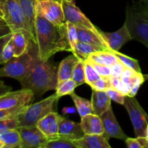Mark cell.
Returning a JSON list of instances; mask_svg holds the SVG:
<instances>
[{
  "label": "cell",
  "instance_id": "obj_1",
  "mask_svg": "<svg viewBox=\"0 0 148 148\" xmlns=\"http://www.w3.org/2000/svg\"><path fill=\"white\" fill-rule=\"evenodd\" d=\"M35 33L36 51L40 60H48L59 51L72 52L68 40L66 23L61 25L52 24L36 7Z\"/></svg>",
  "mask_w": 148,
  "mask_h": 148
},
{
  "label": "cell",
  "instance_id": "obj_2",
  "mask_svg": "<svg viewBox=\"0 0 148 148\" xmlns=\"http://www.w3.org/2000/svg\"><path fill=\"white\" fill-rule=\"evenodd\" d=\"M34 56L30 74L20 82L22 88L30 90L36 98H41L46 92L57 88L58 68L49 59L40 60L37 51Z\"/></svg>",
  "mask_w": 148,
  "mask_h": 148
},
{
  "label": "cell",
  "instance_id": "obj_3",
  "mask_svg": "<svg viewBox=\"0 0 148 148\" xmlns=\"http://www.w3.org/2000/svg\"><path fill=\"white\" fill-rule=\"evenodd\" d=\"M58 99L59 98L55 93L39 102L28 105L19 116V127L36 125L39 120L49 113L55 111V106L57 103Z\"/></svg>",
  "mask_w": 148,
  "mask_h": 148
},
{
  "label": "cell",
  "instance_id": "obj_4",
  "mask_svg": "<svg viewBox=\"0 0 148 148\" xmlns=\"http://www.w3.org/2000/svg\"><path fill=\"white\" fill-rule=\"evenodd\" d=\"M35 56L30 53L29 49L19 56H14L0 68V77H7L19 82L30 74L34 62Z\"/></svg>",
  "mask_w": 148,
  "mask_h": 148
},
{
  "label": "cell",
  "instance_id": "obj_5",
  "mask_svg": "<svg viewBox=\"0 0 148 148\" xmlns=\"http://www.w3.org/2000/svg\"><path fill=\"white\" fill-rule=\"evenodd\" d=\"M1 10L4 21L12 33L22 32L30 41L28 27L18 0H3Z\"/></svg>",
  "mask_w": 148,
  "mask_h": 148
},
{
  "label": "cell",
  "instance_id": "obj_6",
  "mask_svg": "<svg viewBox=\"0 0 148 148\" xmlns=\"http://www.w3.org/2000/svg\"><path fill=\"white\" fill-rule=\"evenodd\" d=\"M132 40H137L148 49V15L137 11L133 6L126 10V21Z\"/></svg>",
  "mask_w": 148,
  "mask_h": 148
},
{
  "label": "cell",
  "instance_id": "obj_7",
  "mask_svg": "<svg viewBox=\"0 0 148 148\" xmlns=\"http://www.w3.org/2000/svg\"><path fill=\"white\" fill-rule=\"evenodd\" d=\"M123 106L130 116L136 137H145L148 126V115L135 97L125 95Z\"/></svg>",
  "mask_w": 148,
  "mask_h": 148
},
{
  "label": "cell",
  "instance_id": "obj_8",
  "mask_svg": "<svg viewBox=\"0 0 148 148\" xmlns=\"http://www.w3.org/2000/svg\"><path fill=\"white\" fill-rule=\"evenodd\" d=\"M62 6L66 22L72 23L77 27L90 30L95 33L102 40H104L101 30H99L95 25L91 23V22L86 17L85 14L80 10L78 7L75 5L73 1H62Z\"/></svg>",
  "mask_w": 148,
  "mask_h": 148
},
{
  "label": "cell",
  "instance_id": "obj_9",
  "mask_svg": "<svg viewBox=\"0 0 148 148\" xmlns=\"http://www.w3.org/2000/svg\"><path fill=\"white\" fill-rule=\"evenodd\" d=\"M36 7L42 15L55 25H61L66 23L62 6V1L55 0H36Z\"/></svg>",
  "mask_w": 148,
  "mask_h": 148
},
{
  "label": "cell",
  "instance_id": "obj_10",
  "mask_svg": "<svg viewBox=\"0 0 148 148\" xmlns=\"http://www.w3.org/2000/svg\"><path fill=\"white\" fill-rule=\"evenodd\" d=\"M34 94L30 90L22 88L16 91H9L0 95V109L26 106L34 100Z\"/></svg>",
  "mask_w": 148,
  "mask_h": 148
},
{
  "label": "cell",
  "instance_id": "obj_11",
  "mask_svg": "<svg viewBox=\"0 0 148 148\" xmlns=\"http://www.w3.org/2000/svg\"><path fill=\"white\" fill-rule=\"evenodd\" d=\"M21 138L20 148H44L48 139L37 126H26L17 128Z\"/></svg>",
  "mask_w": 148,
  "mask_h": 148
},
{
  "label": "cell",
  "instance_id": "obj_12",
  "mask_svg": "<svg viewBox=\"0 0 148 148\" xmlns=\"http://www.w3.org/2000/svg\"><path fill=\"white\" fill-rule=\"evenodd\" d=\"M104 127L103 135L107 139L115 138L121 140H126L128 136L123 132L122 129L116 120L113 108L110 106L105 112L100 116Z\"/></svg>",
  "mask_w": 148,
  "mask_h": 148
},
{
  "label": "cell",
  "instance_id": "obj_13",
  "mask_svg": "<svg viewBox=\"0 0 148 148\" xmlns=\"http://www.w3.org/2000/svg\"><path fill=\"white\" fill-rule=\"evenodd\" d=\"M56 111H52L38 121V128L47 137L48 140L57 139L59 136V127L63 119Z\"/></svg>",
  "mask_w": 148,
  "mask_h": 148
},
{
  "label": "cell",
  "instance_id": "obj_14",
  "mask_svg": "<svg viewBox=\"0 0 148 148\" xmlns=\"http://www.w3.org/2000/svg\"><path fill=\"white\" fill-rule=\"evenodd\" d=\"M106 43L108 44L110 51H118L119 49L124 44L132 40L130 33L126 27V23L118 30L113 33H105L102 31Z\"/></svg>",
  "mask_w": 148,
  "mask_h": 148
},
{
  "label": "cell",
  "instance_id": "obj_15",
  "mask_svg": "<svg viewBox=\"0 0 148 148\" xmlns=\"http://www.w3.org/2000/svg\"><path fill=\"white\" fill-rule=\"evenodd\" d=\"M36 0H18L24 14L29 33L30 35V41L36 46V33H35V17H36Z\"/></svg>",
  "mask_w": 148,
  "mask_h": 148
},
{
  "label": "cell",
  "instance_id": "obj_16",
  "mask_svg": "<svg viewBox=\"0 0 148 148\" xmlns=\"http://www.w3.org/2000/svg\"><path fill=\"white\" fill-rule=\"evenodd\" d=\"M77 148H110L108 139L102 134H84L72 141Z\"/></svg>",
  "mask_w": 148,
  "mask_h": 148
},
{
  "label": "cell",
  "instance_id": "obj_17",
  "mask_svg": "<svg viewBox=\"0 0 148 148\" xmlns=\"http://www.w3.org/2000/svg\"><path fill=\"white\" fill-rule=\"evenodd\" d=\"M81 124L64 118L59 127V136L73 141L84 136Z\"/></svg>",
  "mask_w": 148,
  "mask_h": 148
},
{
  "label": "cell",
  "instance_id": "obj_18",
  "mask_svg": "<svg viewBox=\"0 0 148 148\" xmlns=\"http://www.w3.org/2000/svg\"><path fill=\"white\" fill-rule=\"evenodd\" d=\"M111 98L109 97L105 90H97L92 89L91 93V105L93 114L101 116L111 106Z\"/></svg>",
  "mask_w": 148,
  "mask_h": 148
},
{
  "label": "cell",
  "instance_id": "obj_19",
  "mask_svg": "<svg viewBox=\"0 0 148 148\" xmlns=\"http://www.w3.org/2000/svg\"><path fill=\"white\" fill-rule=\"evenodd\" d=\"M80 124L85 134H102L104 133L101 119L94 114H87L81 117Z\"/></svg>",
  "mask_w": 148,
  "mask_h": 148
},
{
  "label": "cell",
  "instance_id": "obj_20",
  "mask_svg": "<svg viewBox=\"0 0 148 148\" xmlns=\"http://www.w3.org/2000/svg\"><path fill=\"white\" fill-rule=\"evenodd\" d=\"M79 58L73 54L68 56L64 59L59 64L57 71V82L58 83L66 79H71L73 70L74 66L79 61ZM57 83V84H58Z\"/></svg>",
  "mask_w": 148,
  "mask_h": 148
},
{
  "label": "cell",
  "instance_id": "obj_21",
  "mask_svg": "<svg viewBox=\"0 0 148 148\" xmlns=\"http://www.w3.org/2000/svg\"><path fill=\"white\" fill-rule=\"evenodd\" d=\"M77 34H78V40L84 43H89V44L94 45L102 48L104 50L110 51L108 44L104 40H102L98 37L95 33L86 29L77 27Z\"/></svg>",
  "mask_w": 148,
  "mask_h": 148
},
{
  "label": "cell",
  "instance_id": "obj_22",
  "mask_svg": "<svg viewBox=\"0 0 148 148\" xmlns=\"http://www.w3.org/2000/svg\"><path fill=\"white\" fill-rule=\"evenodd\" d=\"M30 40L26 35L20 31H16L12 33L10 42L14 48L15 56H19L23 54L28 49V43Z\"/></svg>",
  "mask_w": 148,
  "mask_h": 148
},
{
  "label": "cell",
  "instance_id": "obj_23",
  "mask_svg": "<svg viewBox=\"0 0 148 148\" xmlns=\"http://www.w3.org/2000/svg\"><path fill=\"white\" fill-rule=\"evenodd\" d=\"M0 141L4 144V148L20 147L21 138L18 130L15 129L1 132Z\"/></svg>",
  "mask_w": 148,
  "mask_h": 148
},
{
  "label": "cell",
  "instance_id": "obj_24",
  "mask_svg": "<svg viewBox=\"0 0 148 148\" xmlns=\"http://www.w3.org/2000/svg\"><path fill=\"white\" fill-rule=\"evenodd\" d=\"M88 59L108 66H111L112 65L119 62V59H118L117 56L111 51L108 50H102L91 53Z\"/></svg>",
  "mask_w": 148,
  "mask_h": 148
},
{
  "label": "cell",
  "instance_id": "obj_25",
  "mask_svg": "<svg viewBox=\"0 0 148 148\" xmlns=\"http://www.w3.org/2000/svg\"><path fill=\"white\" fill-rule=\"evenodd\" d=\"M70 95L75 103L80 116L83 117L87 114H93V108L91 101L78 96L74 92L70 94Z\"/></svg>",
  "mask_w": 148,
  "mask_h": 148
},
{
  "label": "cell",
  "instance_id": "obj_26",
  "mask_svg": "<svg viewBox=\"0 0 148 148\" xmlns=\"http://www.w3.org/2000/svg\"><path fill=\"white\" fill-rule=\"evenodd\" d=\"M102 50H104V49L98 47V46L78 40L76 46H75V52L74 55L78 56L80 59L85 61L86 59H88L91 53Z\"/></svg>",
  "mask_w": 148,
  "mask_h": 148
},
{
  "label": "cell",
  "instance_id": "obj_27",
  "mask_svg": "<svg viewBox=\"0 0 148 148\" xmlns=\"http://www.w3.org/2000/svg\"><path fill=\"white\" fill-rule=\"evenodd\" d=\"M71 79L75 82L77 87L86 83L85 80V65L84 61L79 59L73 70Z\"/></svg>",
  "mask_w": 148,
  "mask_h": 148
},
{
  "label": "cell",
  "instance_id": "obj_28",
  "mask_svg": "<svg viewBox=\"0 0 148 148\" xmlns=\"http://www.w3.org/2000/svg\"><path fill=\"white\" fill-rule=\"evenodd\" d=\"M76 87V84L72 79H66L57 84V88L55 89V94L59 98L60 97L65 95H70L73 92Z\"/></svg>",
  "mask_w": 148,
  "mask_h": 148
},
{
  "label": "cell",
  "instance_id": "obj_29",
  "mask_svg": "<svg viewBox=\"0 0 148 148\" xmlns=\"http://www.w3.org/2000/svg\"><path fill=\"white\" fill-rule=\"evenodd\" d=\"M111 51L117 56V58L119 59V61H120V62H122L126 67L133 69V71H135V72H142L141 68L140 66H139V62H138V60L133 59V58L129 57V56H126V55L125 54H123V53H120V52L118 51H116L111 50Z\"/></svg>",
  "mask_w": 148,
  "mask_h": 148
},
{
  "label": "cell",
  "instance_id": "obj_30",
  "mask_svg": "<svg viewBox=\"0 0 148 148\" xmlns=\"http://www.w3.org/2000/svg\"><path fill=\"white\" fill-rule=\"evenodd\" d=\"M44 148H77L71 140L59 137L57 139L48 140Z\"/></svg>",
  "mask_w": 148,
  "mask_h": 148
},
{
  "label": "cell",
  "instance_id": "obj_31",
  "mask_svg": "<svg viewBox=\"0 0 148 148\" xmlns=\"http://www.w3.org/2000/svg\"><path fill=\"white\" fill-rule=\"evenodd\" d=\"M67 25V35H68V40L71 46L72 53L75 54V46L78 42V34H77L76 26L72 23L66 22Z\"/></svg>",
  "mask_w": 148,
  "mask_h": 148
},
{
  "label": "cell",
  "instance_id": "obj_32",
  "mask_svg": "<svg viewBox=\"0 0 148 148\" xmlns=\"http://www.w3.org/2000/svg\"><path fill=\"white\" fill-rule=\"evenodd\" d=\"M19 116L0 119V133L19 127Z\"/></svg>",
  "mask_w": 148,
  "mask_h": 148
},
{
  "label": "cell",
  "instance_id": "obj_33",
  "mask_svg": "<svg viewBox=\"0 0 148 148\" xmlns=\"http://www.w3.org/2000/svg\"><path fill=\"white\" fill-rule=\"evenodd\" d=\"M84 65H85V80L86 83L89 85H91L94 82L100 78V75L96 72L95 69L93 66L88 62V61H84Z\"/></svg>",
  "mask_w": 148,
  "mask_h": 148
},
{
  "label": "cell",
  "instance_id": "obj_34",
  "mask_svg": "<svg viewBox=\"0 0 148 148\" xmlns=\"http://www.w3.org/2000/svg\"><path fill=\"white\" fill-rule=\"evenodd\" d=\"M126 145L129 148H148V141L146 137L139 136L136 138L127 137L125 140Z\"/></svg>",
  "mask_w": 148,
  "mask_h": 148
},
{
  "label": "cell",
  "instance_id": "obj_35",
  "mask_svg": "<svg viewBox=\"0 0 148 148\" xmlns=\"http://www.w3.org/2000/svg\"><path fill=\"white\" fill-rule=\"evenodd\" d=\"M110 82H111V86L116 89L117 90L120 91V92L124 95H127L129 92V88L127 85L124 83L123 79L120 77H113L110 76Z\"/></svg>",
  "mask_w": 148,
  "mask_h": 148
},
{
  "label": "cell",
  "instance_id": "obj_36",
  "mask_svg": "<svg viewBox=\"0 0 148 148\" xmlns=\"http://www.w3.org/2000/svg\"><path fill=\"white\" fill-rule=\"evenodd\" d=\"M86 60L88 61L89 63L93 66L96 72L99 74L101 77H110L111 76V69H110V66H107V65L102 64H99L97 62H94L93 60L90 59H87Z\"/></svg>",
  "mask_w": 148,
  "mask_h": 148
},
{
  "label": "cell",
  "instance_id": "obj_37",
  "mask_svg": "<svg viewBox=\"0 0 148 148\" xmlns=\"http://www.w3.org/2000/svg\"><path fill=\"white\" fill-rule=\"evenodd\" d=\"M14 56V48L10 40V41L4 46L2 52H1V58H0V64H4Z\"/></svg>",
  "mask_w": 148,
  "mask_h": 148
},
{
  "label": "cell",
  "instance_id": "obj_38",
  "mask_svg": "<svg viewBox=\"0 0 148 148\" xmlns=\"http://www.w3.org/2000/svg\"><path fill=\"white\" fill-rule=\"evenodd\" d=\"M91 89L97 90H106L108 88L111 87L110 77H100L99 79L89 85Z\"/></svg>",
  "mask_w": 148,
  "mask_h": 148
},
{
  "label": "cell",
  "instance_id": "obj_39",
  "mask_svg": "<svg viewBox=\"0 0 148 148\" xmlns=\"http://www.w3.org/2000/svg\"><path fill=\"white\" fill-rule=\"evenodd\" d=\"M26 106H26L18 107V108L0 109V119H4L10 118V117L20 115V114H21L23 112V111L26 108Z\"/></svg>",
  "mask_w": 148,
  "mask_h": 148
},
{
  "label": "cell",
  "instance_id": "obj_40",
  "mask_svg": "<svg viewBox=\"0 0 148 148\" xmlns=\"http://www.w3.org/2000/svg\"><path fill=\"white\" fill-rule=\"evenodd\" d=\"M105 91L107 93V95H109V97L111 98V100L114 101L117 103L120 104V105H123V103H124L125 95L122 92H120V91L115 89L112 86L107 88Z\"/></svg>",
  "mask_w": 148,
  "mask_h": 148
},
{
  "label": "cell",
  "instance_id": "obj_41",
  "mask_svg": "<svg viewBox=\"0 0 148 148\" xmlns=\"http://www.w3.org/2000/svg\"><path fill=\"white\" fill-rule=\"evenodd\" d=\"M126 66L123 64L122 62L119 61L118 62L115 63V64L112 65L110 66L111 69V76L113 77H120L121 74L123 73V70L125 69Z\"/></svg>",
  "mask_w": 148,
  "mask_h": 148
},
{
  "label": "cell",
  "instance_id": "obj_42",
  "mask_svg": "<svg viewBox=\"0 0 148 148\" xmlns=\"http://www.w3.org/2000/svg\"><path fill=\"white\" fill-rule=\"evenodd\" d=\"M137 11L148 15V0H139V2L132 5Z\"/></svg>",
  "mask_w": 148,
  "mask_h": 148
},
{
  "label": "cell",
  "instance_id": "obj_43",
  "mask_svg": "<svg viewBox=\"0 0 148 148\" xmlns=\"http://www.w3.org/2000/svg\"><path fill=\"white\" fill-rule=\"evenodd\" d=\"M12 33H10L8 35H6V36H3V37L0 38V58H1V52H2L3 49H4V46L10 41V40L11 39L12 36Z\"/></svg>",
  "mask_w": 148,
  "mask_h": 148
},
{
  "label": "cell",
  "instance_id": "obj_44",
  "mask_svg": "<svg viewBox=\"0 0 148 148\" xmlns=\"http://www.w3.org/2000/svg\"><path fill=\"white\" fill-rule=\"evenodd\" d=\"M12 33V31L10 28V27L6 24V23H0V38Z\"/></svg>",
  "mask_w": 148,
  "mask_h": 148
},
{
  "label": "cell",
  "instance_id": "obj_45",
  "mask_svg": "<svg viewBox=\"0 0 148 148\" xmlns=\"http://www.w3.org/2000/svg\"><path fill=\"white\" fill-rule=\"evenodd\" d=\"M12 90V87L7 86L3 81L0 80V95Z\"/></svg>",
  "mask_w": 148,
  "mask_h": 148
},
{
  "label": "cell",
  "instance_id": "obj_46",
  "mask_svg": "<svg viewBox=\"0 0 148 148\" xmlns=\"http://www.w3.org/2000/svg\"><path fill=\"white\" fill-rule=\"evenodd\" d=\"M74 111H75V110H74V108H72V107H69V108H68V107H66V108H65L62 110V112H63L64 114H72Z\"/></svg>",
  "mask_w": 148,
  "mask_h": 148
},
{
  "label": "cell",
  "instance_id": "obj_47",
  "mask_svg": "<svg viewBox=\"0 0 148 148\" xmlns=\"http://www.w3.org/2000/svg\"><path fill=\"white\" fill-rule=\"evenodd\" d=\"M2 1L3 0H0V15L1 16H3L2 10H1V8H2Z\"/></svg>",
  "mask_w": 148,
  "mask_h": 148
},
{
  "label": "cell",
  "instance_id": "obj_48",
  "mask_svg": "<svg viewBox=\"0 0 148 148\" xmlns=\"http://www.w3.org/2000/svg\"><path fill=\"white\" fill-rule=\"evenodd\" d=\"M5 23V21H4V17H3V16L0 15V23Z\"/></svg>",
  "mask_w": 148,
  "mask_h": 148
},
{
  "label": "cell",
  "instance_id": "obj_49",
  "mask_svg": "<svg viewBox=\"0 0 148 148\" xmlns=\"http://www.w3.org/2000/svg\"><path fill=\"white\" fill-rule=\"evenodd\" d=\"M145 137H146L147 140V141H148V126H147V130H146V134H145Z\"/></svg>",
  "mask_w": 148,
  "mask_h": 148
},
{
  "label": "cell",
  "instance_id": "obj_50",
  "mask_svg": "<svg viewBox=\"0 0 148 148\" xmlns=\"http://www.w3.org/2000/svg\"><path fill=\"white\" fill-rule=\"evenodd\" d=\"M144 78H145V80H148V74L147 75H143Z\"/></svg>",
  "mask_w": 148,
  "mask_h": 148
},
{
  "label": "cell",
  "instance_id": "obj_51",
  "mask_svg": "<svg viewBox=\"0 0 148 148\" xmlns=\"http://www.w3.org/2000/svg\"><path fill=\"white\" fill-rule=\"evenodd\" d=\"M0 148H4V144L0 141Z\"/></svg>",
  "mask_w": 148,
  "mask_h": 148
},
{
  "label": "cell",
  "instance_id": "obj_52",
  "mask_svg": "<svg viewBox=\"0 0 148 148\" xmlns=\"http://www.w3.org/2000/svg\"><path fill=\"white\" fill-rule=\"evenodd\" d=\"M61 1H73V0H61Z\"/></svg>",
  "mask_w": 148,
  "mask_h": 148
},
{
  "label": "cell",
  "instance_id": "obj_53",
  "mask_svg": "<svg viewBox=\"0 0 148 148\" xmlns=\"http://www.w3.org/2000/svg\"><path fill=\"white\" fill-rule=\"evenodd\" d=\"M55 1H59V2H61V1H61V0H55Z\"/></svg>",
  "mask_w": 148,
  "mask_h": 148
}]
</instances>
